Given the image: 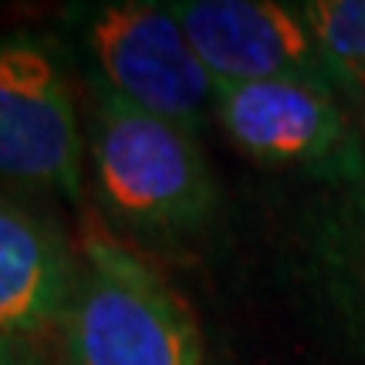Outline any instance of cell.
Masks as SVG:
<instances>
[{"instance_id": "obj_4", "label": "cell", "mask_w": 365, "mask_h": 365, "mask_svg": "<svg viewBox=\"0 0 365 365\" xmlns=\"http://www.w3.org/2000/svg\"><path fill=\"white\" fill-rule=\"evenodd\" d=\"M0 176L75 200L81 122L68 61L31 31L0 34Z\"/></svg>"}, {"instance_id": "obj_2", "label": "cell", "mask_w": 365, "mask_h": 365, "mask_svg": "<svg viewBox=\"0 0 365 365\" xmlns=\"http://www.w3.org/2000/svg\"><path fill=\"white\" fill-rule=\"evenodd\" d=\"M68 365H200L190 308L156 267L112 237H88L61 318Z\"/></svg>"}, {"instance_id": "obj_9", "label": "cell", "mask_w": 365, "mask_h": 365, "mask_svg": "<svg viewBox=\"0 0 365 365\" xmlns=\"http://www.w3.org/2000/svg\"><path fill=\"white\" fill-rule=\"evenodd\" d=\"M325 257L331 264V291L365 339V193L328 230Z\"/></svg>"}, {"instance_id": "obj_3", "label": "cell", "mask_w": 365, "mask_h": 365, "mask_svg": "<svg viewBox=\"0 0 365 365\" xmlns=\"http://www.w3.org/2000/svg\"><path fill=\"white\" fill-rule=\"evenodd\" d=\"M88 75L125 102L200 135L217 118V78L200 61L170 4H98L81 17Z\"/></svg>"}, {"instance_id": "obj_7", "label": "cell", "mask_w": 365, "mask_h": 365, "mask_svg": "<svg viewBox=\"0 0 365 365\" xmlns=\"http://www.w3.org/2000/svg\"><path fill=\"white\" fill-rule=\"evenodd\" d=\"M78 261L44 217L0 196V341L34 339L61 322Z\"/></svg>"}, {"instance_id": "obj_10", "label": "cell", "mask_w": 365, "mask_h": 365, "mask_svg": "<svg viewBox=\"0 0 365 365\" xmlns=\"http://www.w3.org/2000/svg\"><path fill=\"white\" fill-rule=\"evenodd\" d=\"M0 365H51L31 339H4L0 341Z\"/></svg>"}, {"instance_id": "obj_5", "label": "cell", "mask_w": 365, "mask_h": 365, "mask_svg": "<svg viewBox=\"0 0 365 365\" xmlns=\"http://www.w3.org/2000/svg\"><path fill=\"white\" fill-rule=\"evenodd\" d=\"M217 88V122L250 159L325 180L365 182V143L335 88L304 78Z\"/></svg>"}, {"instance_id": "obj_8", "label": "cell", "mask_w": 365, "mask_h": 365, "mask_svg": "<svg viewBox=\"0 0 365 365\" xmlns=\"http://www.w3.org/2000/svg\"><path fill=\"white\" fill-rule=\"evenodd\" d=\"M312 27L314 51L339 95L365 98V0H314L301 4Z\"/></svg>"}, {"instance_id": "obj_11", "label": "cell", "mask_w": 365, "mask_h": 365, "mask_svg": "<svg viewBox=\"0 0 365 365\" xmlns=\"http://www.w3.org/2000/svg\"><path fill=\"white\" fill-rule=\"evenodd\" d=\"M362 115H365V98H362Z\"/></svg>"}, {"instance_id": "obj_1", "label": "cell", "mask_w": 365, "mask_h": 365, "mask_svg": "<svg viewBox=\"0 0 365 365\" xmlns=\"http://www.w3.org/2000/svg\"><path fill=\"white\" fill-rule=\"evenodd\" d=\"M88 153L105 207L143 234L203 230L217 213V180L193 132L125 102L88 75Z\"/></svg>"}, {"instance_id": "obj_6", "label": "cell", "mask_w": 365, "mask_h": 365, "mask_svg": "<svg viewBox=\"0 0 365 365\" xmlns=\"http://www.w3.org/2000/svg\"><path fill=\"white\" fill-rule=\"evenodd\" d=\"M217 85L304 78L331 88L301 7L271 0L170 4Z\"/></svg>"}]
</instances>
